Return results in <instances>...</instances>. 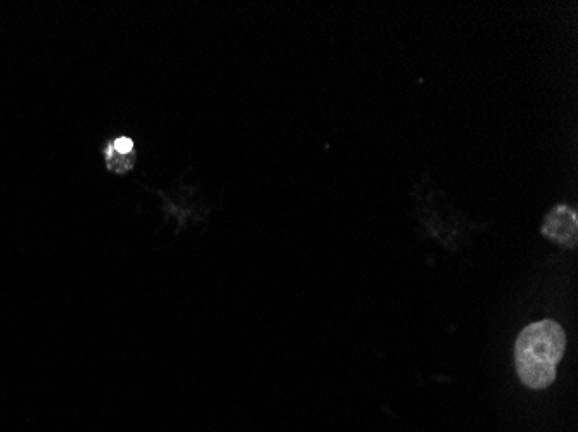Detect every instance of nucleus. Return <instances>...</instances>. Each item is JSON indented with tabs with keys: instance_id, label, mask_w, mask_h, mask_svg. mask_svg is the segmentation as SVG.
<instances>
[{
	"instance_id": "1",
	"label": "nucleus",
	"mask_w": 578,
	"mask_h": 432,
	"mask_svg": "<svg viewBox=\"0 0 578 432\" xmlns=\"http://www.w3.org/2000/svg\"><path fill=\"white\" fill-rule=\"evenodd\" d=\"M565 350V331L554 320H542L525 327L514 346V362L521 382L530 389L551 386Z\"/></svg>"
},
{
	"instance_id": "2",
	"label": "nucleus",
	"mask_w": 578,
	"mask_h": 432,
	"mask_svg": "<svg viewBox=\"0 0 578 432\" xmlns=\"http://www.w3.org/2000/svg\"><path fill=\"white\" fill-rule=\"evenodd\" d=\"M99 158L104 172L115 178L134 175L141 163L139 140L130 132H113L99 147Z\"/></svg>"
},
{
	"instance_id": "3",
	"label": "nucleus",
	"mask_w": 578,
	"mask_h": 432,
	"mask_svg": "<svg viewBox=\"0 0 578 432\" xmlns=\"http://www.w3.org/2000/svg\"><path fill=\"white\" fill-rule=\"evenodd\" d=\"M540 230L542 236H546L547 239L558 242L565 248H575L578 232L577 211L566 204H559L546 216Z\"/></svg>"
}]
</instances>
